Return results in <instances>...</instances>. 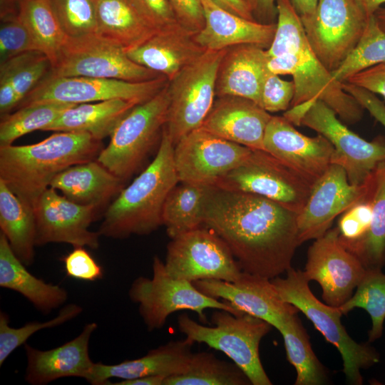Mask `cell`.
Masks as SVG:
<instances>
[{
	"mask_svg": "<svg viewBox=\"0 0 385 385\" xmlns=\"http://www.w3.org/2000/svg\"><path fill=\"white\" fill-rule=\"evenodd\" d=\"M297 215L260 195L211 186L203 225L223 240L242 272L272 279L292 267Z\"/></svg>",
	"mask_w": 385,
	"mask_h": 385,
	"instance_id": "cell-1",
	"label": "cell"
},
{
	"mask_svg": "<svg viewBox=\"0 0 385 385\" xmlns=\"http://www.w3.org/2000/svg\"><path fill=\"white\" fill-rule=\"evenodd\" d=\"M277 9L276 31L270 46L266 49L267 68L277 75L292 76L295 92L290 108L319 100L344 123L359 121L364 108L317 57L300 16L289 0H277Z\"/></svg>",
	"mask_w": 385,
	"mask_h": 385,
	"instance_id": "cell-2",
	"label": "cell"
},
{
	"mask_svg": "<svg viewBox=\"0 0 385 385\" xmlns=\"http://www.w3.org/2000/svg\"><path fill=\"white\" fill-rule=\"evenodd\" d=\"M101 140L86 133L56 132L34 144L0 147V180L33 208L66 168L97 158Z\"/></svg>",
	"mask_w": 385,
	"mask_h": 385,
	"instance_id": "cell-3",
	"label": "cell"
},
{
	"mask_svg": "<svg viewBox=\"0 0 385 385\" xmlns=\"http://www.w3.org/2000/svg\"><path fill=\"white\" fill-rule=\"evenodd\" d=\"M173 154L174 144L164 126L153 161L108 206L98 231L101 236L124 239L150 234L163 225L165 201L179 182Z\"/></svg>",
	"mask_w": 385,
	"mask_h": 385,
	"instance_id": "cell-4",
	"label": "cell"
},
{
	"mask_svg": "<svg viewBox=\"0 0 385 385\" xmlns=\"http://www.w3.org/2000/svg\"><path fill=\"white\" fill-rule=\"evenodd\" d=\"M210 319L213 326L207 327L184 313L178 317V327L194 343H204L226 354L245 372L251 384H272L259 351L261 340L272 327L252 315H235L224 309H215Z\"/></svg>",
	"mask_w": 385,
	"mask_h": 385,
	"instance_id": "cell-5",
	"label": "cell"
},
{
	"mask_svg": "<svg viewBox=\"0 0 385 385\" xmlns=\"http://www.w3.org/2000/svg\"><path fill=\"white\" fill-rule=\"evenodd\" d=\"M281 298L296 307L314 324L325 339L339 351L346 381L360 385L361 370L379 361L378 352L366 344H359L346 332L341 322L343 314L339 307L320 302L312 292L304 272L290 267L286 276L271 279Z\"/></svg>",
	"mask_w": 385,
	"mask_h": 385,
	"instance_id": "cell-6",
	"label": "cell"
},
{
	"mask_svg": "<svg viewBox=\"0 0 385 385\" xmlns=\"http://www.w3.org/2000/svg\"><path fill=\"white\" fill-rule=\"evenodd\" d=\"M283 116L292 124L304 125L324 136L334 147L332 164L343 168L353 185L364 184L376 167L385 161L384 136L371 141L363 139L321 101L291 107Z\"/></svg>",
	"mask_w": 385,
	"mask_h": 385,
	"instance_id": "cell-7",
	"label": "cell"
},
{
	"mask_svg": "<svg viewBox=\"0 0 385 385\" xmlns=\"http://www.w3.org/2000/svg\"><path fill=\"white\" fill-rule=\"evenodd\" d=\"M152 269L151 278L138 277L128 290V297L138 305L139 314L148 331L163 327L168 317L178 311L195 312L204 324L207 323V309L243 314L227 302L203 294L192 282L171 276L158 256L153 257Z\"/></svg>",
	"mask_w": 385,
	"mask_h": 385,
	"instance_id": "cell-8",
	"label": "cell"
},
{
	"mask_svg": "<svg viewBox=\"0 0 385 385\" xmlns=\"http://www.w3.org/2000/svg\"><path fill=\"white\" fill-rule=\"evenodd\" d=\"M169 104L168 83L152 98L129 111L96 160L123 181L129 178L141 166L162 135Z\"/></svg>",
	"mask_w": 385,
	"mask_h": 385,
	"instance_id": "cell-9",
	"label": "cell"
},
{
	"mask_svg": "<svg viewBox=\"0 0 385 385\" xmlns=\"http://www.w3.org/2000/svg\"><path fill=\"white\" fill-rule=\"evenodd\" d=\"M227 49L206 50L168 81L170 104L165 125L174 145L201 127L216 96V81Z\"/></svg>",
	"mask_w": 385,
	"mask_h": 385,
	"instance_id": "cell-10",
	"label": "cell"
},
{
	"mask_svg": "<svg viewBox=\"0 0 385 385\" xmlns=\"http://www.w3.org/2000/svg\"><path fill=\"white\" fill-rule=\"evenodd\" d=\"M211 186L260 195L299 214L312 185L270 153L252 150L247 158Z\"/></svg>",
	"mask_w": 385,
	"mask_h": 385,
	"instance_id": "cell-11",
	"label": "cell"
},
{
	"mask_svg": "<svg viewBox=\"0 0 385 385\" xmlns=\"http://www.w3.org/2000/svg\"><path fill=\"white\" fill-rule=\"evenodd\" d=\"M47 76L141 82L162 75L135 63L123 48L93 34L76 38L66 36Z\"/></svg>",
	"mask_w": 385,
	"mask_h": 385,
	"instance_id": "cell-12",
	"label": "cell"
},
{
	"mask_svg": "<svg viewBox=\"0 0 385 385\" xmlns=\"http://www.w3.org/2000/svg\"><path fill=\"white\" fill-rule=\"evenodd\" d=\"M300 19L311 48L332 72L356 46L369 17L354 0H319L314 11Z\"/></svg>",
	"mask_w": 385,
	"mask_h": 385,
	"instance_id": "cell-13",
	"label": "cell"
},
{
	"mask_svg": "<svg viewBox=\"0 0 385 385\" xmlns=\"http://www.w3.org/2000/svg\"><path fill=\"white\" fill-rule=\"evenodd\" d=\"M165 267L175 278L235 282L242 271L223 240L205 225L184 232L167 245Z\"/></svg>",
	"mask_w": 385,
	"mask_h": 385,
	"instance_id": "cell-14",
	"label": "cell"
},
{
	"mask_svg": "<svg viewBox=\"0 0 385 385\" xmlns=\"http://www.w3.org/2000/svg\"><path fill=\"white\" fill-rule=\"evenodd\" d=\"M168 83V80L163 76L141 82L92 77L47 76L18 108L43 101L80 104L112 99H122L138 105L155 96Z\"/></svg>",
	"mask_w": 385,
	"mask_h": 385,
	"instance_id": "cell-15",
	"label": "cell"
},
{
	"mask_svg": "<svg viewBox=\"0 0 385 385\" xmlns=\"http://www.w3.org/2000/svg\"><path fill=\"white\" fill-rule=\"evenodd\" d=\"M252 151L202 128L195 129L174 145L179 182L212 185L245 161Z\"/></svg>",
	"mask_w": 385,
	"mask_h": 385,
	"instance_id": "cell-16",
	"label": "cell"
},
{
	"mask_svg": "<svg viewBox=\"0 0 385 385\" xmlns=\"http://www.w3.org/2000/svg\"><path fill=\"white\" fill-rule=\"evenodd\" d=\"M365 271L360 261L342 245L334 227L309 247L303 272L309 281L319 284L326 304L339 307L351 297Z\"/></svg>",
	"mask_w": 385,
	"mask_h": 385,
	"instance_id": "cell-17",
	"label": "cell"
},
{
	"mask_svg": "<svg viewBox=\"0 0 385 385\" xmlns=\"http://www.w3.org/2000/svg\"><path fill=\"white\" fill-rule=\"evenodd\" d=\"M98 210L94 205L76 203L49 187L34 207L36 246L55 242L98 249L101 235L89 227Z\"/></svg>",
	"mask_w": 385,
	"mask_h": 385,
	"instance_id": "cell-18",
	"label": "cell"
},
{
	"mask_svg": "<svg viewBox=\"0 0 385 385\" xmlns=\"http://www.w3.org/2000/svg\"><path fill=\"white\" fill-rule=\"evenodd\" d=\"M366 192V182L353 185L343 168L331 164L312 185L304 207L297 215L299 245L322 236L336 217L360 200Z\"/></svg>",
	"mask_w": 385,
	"mask_h": 385,
	"instance_id": "cell-19",
	"label": "cell"
},
{
	"mask_svg": "<svg viewBox=\"0 0 385 385\" xmlns=\"http://www.w3.org/2000/svg\"><path fill=\"white\" fill-rule=\"evenodd\" d=\"M203 294L227 302L242 314L262 319L278 329L299 309L284 301L271 279L242 272L235 282L201 279L192 282Z\"/></svg>",
	"mask_w": 385,
	"mask_h": 385,
	"instance_id": "cell-20",
	"label": "cell"
},
{
	"mask_svg": "<svg viewBox=\"0 0 385 385\" xmlns=\"http://www.w3.org/2000/svg\"><path fill=\"white\" fill-rule=\"evenodd\" d=\"M264 150L312 185L332 164L334 147L322 135L307 136L284 116H272L265 132Z\"/></svg>",
	"mask_w": 385,
	"mask_h": 385,
	"instance_id": "cell-21",
	"label": "cell"
},
{
	"mask_svg": "<svg viewBox=\"0 0 385 385\" xmlns=\"http://www.w3.org/2000/svg\"><path fill=\"white\" fill-rule=\"evenodd\" d=\"M97 328L96 322L86 324L77 337L48 350H40L25 343L26 381L31 385H45L65 377L86 380L95 364L89 355V343Z\"/></svg>",
	"mask_w": 385,
	"mask_h": 385,
	"instance_id": "cell-22",
	"label": "cell"
},
{
	"mask_svg": "<svg viewBox=\"0 0 385 385\" xmlns=\"http://www.w3.org/2000/svg\"><path fill=\"white\" fill-rule=\"evenodd\" d=\"M272 115L255 101L238 96H221L200 128L252 150H264L266 127Z\"/></svg>",
	"mask_w": 385,
	"mask_h": 385,
	"instance_id": "cell-23",
	"label": "cell"
},
{
	"mask_svg": "<svg viewBox=\"0 0 385 385\" xmlns=\"http://www.w3.org/2000/svg\"><path fill=\"white\" fill-rule=\"evenodd\" d=\"M195 34L178 24L155 31L125 52L133 61L169 81L206 51L195 41Z\"/></svg>",
	"mask_w": 385,
	"mask_h": 385,
	"instance_id": "cell-24",
	"label": "cell"
},
{
	"mask_svg": "<svg viewBox=\"0 0 385 385\" xmlns=\"http://www.w3.org/2000/svg\"><path fill=\"white\" fill-rule=\"evenodd\" d=\"M205 16L203 28L194 35L205 50L220 51L242 44L267 49L273 40L276 24H263L232 14L212 0H201Z\"/></svg>",
	"mask_w": 385,
	"mask_h": 385,
	"instance_id": "cell-25",
	"label": "cell"
},
{
	"mask_svg": "<svg viewBox=\"0 0 385 385\" xmlns=\"http://www.w3.org/2000/svg\"><path fill=\"white\" fill-rule=\"evenodd\" d=\"M194 342L185 337L150 349L145 356L115 364L95 363L86 379L93 385H108L111 379H131L147 376H170L183 373L192 354Z\"/></svg>",
	"mask_w": 385,
	"mask_h": 385,
	"instance_id": "cell-26",
	"label": "cell"
},
{
	"mask_svg": "<svg viewBox=\"0 0 385 385\" xmlns=\"http://www.w3.org/2000/svg\"><path fill=\"white\" fill-rule=\"evenodd\" d=\"M266 49L242 44L227 49L218 68L216 96H238L260 106V92L267 71Z\"/></svg>",
	"mask_w": 385,
	"mask_h": 385,
	"instance_id": "cell-27",
	"label": "cell"
},
{
	"mask_svg": "<svg viewBox=\"0 0 385 385\" xmlns=\"http://www.w3.org/2000/svg\"><path fill=\"white\" fill-rule=\"evenodd\" d=\"M50 187L76 203L100 209L122 190L123 180L93 160L63 170Z\"/></svg>",
	"mask_w": 385,
	"mask_h": 385,
	"instance_id": "cell-28",
	"label": "cell"
},
{
	"mask_svg": "<svg viewBox=\"0 0 385 385\" xmlns=\"http://www.w3.org/2000/svg\"><path fill=\"white\" fill-rule=\"evenodd\" d=\"M26 266L1 232L0 287L19 293L44 314L63 306L68 300V292L58 284L35 277Z\"/></svg>",
	"mask_w": 385,
	"mask_h": 385,
	"instance_id": "cell-29",
	"label": "cell"
},
{
	"mask_svg": "<svg viewBox=\"0 0 385 385\" xmlns=\"http://www.w3.org/2000/svg\"><path fill=\"white\" fill-rule=\"evenodd\" d=\"M135 106L122 99L76 104L65 110L43 131L86 133L101 141L111 137Z\"/></svg>",
	"mask_w": 385,
	"mask_h": 385,
	"instance_id": "cell-30",
	"label": "cell"
},
{
	"mask_svg": "<svg viewBox=\"0 0 385 385\" xmlns=\"http://www.w3.org/2000/svg\"><path fill=\"white\" fill-rule=\"evenodd\" d=\"M96 32L101 38L127 51L155 31L136 10L131 0H94Z\"/></svg>",
	"mask_w": 385,
	"mask_h": 385,
	"instance_id": "cell-31",
	"label": "cell"
},
{
	"mask_svg": "<svg viewBox=\"0 0 385 385\" xmlns=\"http://www.w3.org/2000/svg\"><path fill=\"white\" fill-rule=\"evenodd\" d=\"M372 203V219L366 233L359 240L342 244L366 270L385 265V161L380 163L367 180Z\"/></svg>",
	"mask_w": 385,
	"mask_h": 385,
	"instance_id": "cell-32",
	"label": "cell"
},
{
	"mask_svg": "<svg viewBox=\"0 0 385 385\" xmlns=\"http://www.w3.org/2000/svg\"><path fill=\"white\" fill-rule=\"evenodd\" d=\"M0 228L12 250L26 266L34 260L36 224L34 208L0 180Z\"/></svg>",
	"mask_w": 385,
	"mask_h": 385,
	"instance_id": "cell-33",
	"label": "cell"
},
{
	"mask_svg": "<svg viewBox=\"0 0 385 385\" xmlns=\"http://www.w3.org/2000/svg\"><path fill=\"white\" fill-rule=\"evenodd\" d=\"M180 183L170 190L163 207V225L170 239L203 225L211 189V185Z\"/></svg>",
	"mask_w": 385,
	"mask_h": 385,
	"instance_id": "cell-34",
	"label": "cell"
},
{
	"mask_svg": "<svg viewBox=\"0 0 385 385\" xmlns=\"http://www.w3.org/2000/svg\"><path fill=\"white\" fill-rule=\"evenodd\" d=\"M282 334L287 357L297 372L295 385H321L329 381L325 367L314 353L309 338L297 314L277 329Z\"/></svg>",
	"mask_w": 385,
	"mask_h": 385,
	"instance_id": "cell-35",
	"label": "cell"
},
{
	"mask_svg": "<svg viewBox=\"0 0 385 385\" xmlns=\"http://www.w3.org/2000/svg\"><path fill=\"white\" fill-rule=\"evenodd\" d=\"M251 382L234 362L208 351L192 353L185 371L168 376L163 385H248Z\"/></svg>",
	"mask_w": 385,
	"mask_h": 385,
	"instance_id": "cell-36",
	"label": "cell"
},
{
	"mask_svg": "<svg viewBox=\"0 0 385 385\" xmlns=\"http://www.w3.org/2000/svg\"><path fill=\"white\" fill-rule=\"evenodd\" d=\"M19 16L28 29L39 51L49 58L52 66L66 35L50 0H21Z\"/></svg>",
	"mask_w": 385,
	"mask_h": 385,
	"instance_id": "cell-37",
	"label": "cell"
},
{
	"mask_svg": "<svg viewBox=\"0 0 385 385\" xmlns=\"http://www.w3.org/2000/svg\"><path fill=\"white\" fill-rule=\"evenodd\" d=\"M76 103L43 101L29 104L1 118L0 147L12 145L19 138L35 130H43L65 110Z\"/></svg>",
	"mask_w": 385,
	"mask_h": 385,
	"instance_id": "cell-38",
	"label": "cell"
},
{
	"mask_svg": "<svg viewBox=\"0 0 385 385\" xmlns=\"http://www.w3.org/2000/svg\"><path fill=\"white\" fill-rule=\"evenodd\" d=\"M355 308L366 310L371 317L369 342L380 338L385 320V274L381 269L366 270L351 297L339 307L343 314Z\"/></svg>",
	"mask_w": 385,
	"mask_h": 385,
	"instance_id": "cell-39",
	"label": "cell"
},
{
	"mask_svg": "<svg viewBox=\"0 0 385 385\" xmlns=\"http://www.w3.org/2000/svg\"><path fill=\"white\" fill-rule=\"evenodd\" d=\"M381 63H385V31L373 15L369 17L355 48L331 73L335 80L342 83L352 75Z\"/></svg>",
	"mask_w": 385,
	"mask_h": 385,
	"instance_id": "cell-40",
	"label": "cell"
},
{
	"mask_svg": "<svg viewBox=\"0 0 385 385\" xmlns=\"http://www.w3.org/2000/svg\"><path fill=\"white\" fill-rule=\"evenodd\" d=\"M51 69L49 58L42 52L34 51L19 54L0 63V76H6L11 81L19 106L47 76Z\"/></svg>",
	"mask_w": 385,
	"mask_h": 385,
	"instance_id": "cell-41",
	"label": "cell"
},
{
	"mask_svg": "<svg viewBox=\"0 0 385 385\" xmlns=\"http://www.w3.org/2000/svg\"><path fill=\"white\" fill-rule=\"evenodd\" d=\"M83 311V308L75 303L63 306L53 318L45 322H30L19 328L10 326L9 315L4 312H0V366L10 354L34 333L48 328L58 327L68 322Z\"/></svg>",
	"mask_w": 385,
	"mask_h": 385,
	"instance_id": "cell-42",
	"label": "cell"
},
{
	"mask_svg": "<svg viewBox=\"0 0 385 385\" xmlns=\"http://www.w3.org/2000/svg\"><path fill=\"white\" fill-rule=\"evenodd\" d=\"M50 2L66 36L76 38L96 34L94 0H50Z\"/></svg>",
	"mask_w": 385,
	"mask_h": 385,
	"instance_id": "cell-43",
	"label": "cell"
},
{
	"mask_svg": "<svg viewBox=\"0 0 385 385\" xmlns=\"http://www.w3.org/2000/svg\"><path fill=\"white\" fill-rule=\"evenodd\" d=\"M34 51H39L19 15L1 19L0 63L19 54Z\"/></svg>",
	"mask_w": 385,
	"mask_h": 385,
	"instance_id": "cell-44",
	"label": "cell"
},
{
	"mask_svg": "<svg viewBox=\"0 0 385 385\" xmlns=\"http://www.w3.org/2000/svg\"><path fill=\"white\" fill-rule=\"evenodd\" d=\"M371 219L372 203L367 185L366 194L339 217L337 227L341 243L351 242L361 238L368 231Z\"/></svg>",
	"mask_w": 385,
	"mask_h": 385,
	"instance_id": "cell-45",
	"label": "cell"
},
{
	"mask_svg": "<svg viewBox=\"0 0 385 385\" xmlns=\"http://www.w3.org/2000/svg\"><path fill=\"white\" fill-rule=\"evenodd\" d=\"M279 76L267 69L264 76L260 106L268 113L288 110L294 96L293 81L283 80Z\"/></svg>",
	"mask_w": 385,
	"mask_h": 385,
	"instance_id": "cell-46",
	"label": "cell"
},
{
	"mask_svg": "<svg viewBox=\"0 0 385 385\" xmlns=\"http://www.w3.org/2000/svg\"><path fill=\"white\" fill-rule=\"evenodd\" d=\"M61 260L67 276L79 280L94 282L103 277L102 267L84 247H74Z\"/></svg>",
	"mask_w": 385,
	"mask_h": 385,
	"instance_id": "cell-47",
	"label": "cell"
},
{
	"mask_svg": "<svg viewBox=\"0 0 385 385\" xmlns=\"http://www.w3.org/2000/svg\"><path fill=\"white\" fill-rule=\"evenodd\" d=\"M136 10L153 30L179 24L169 0H131Z\"/></svg>",
	"mask_w": 385,
	"mask_h": 385,
	"instance_id": "cell-48",
	"label": "cell"
},
{
	"mask_svg": "<svg viewBox=\"0 0 385 385\" xmlns=\"http://www.w3.org/2000/svg\"><path fill=\"white\" fill-rule=\"evenodd\" d=\"M178 23L197 34L204 26L205 16L201 0H169Z\"/></svg>",
	"mask_w": 385,
	"mask_h": 385,
	"instance_id": "cell-49",
	"label": "cell"
},
{
	"mask_svg": "<svg viewBox=\"0 0 385 385\" xmlns=\"http://www.w3.org/2000/svg\"><path fill=\"white\" fill-rule=\"evenodd\" d=\"M345 82L374 94H380L385 99V63L364 69L350 76Z\"/></svg>",
	"mask_w": 385,
	"mask_h": 385,
	"instance_id": "cell-50",
	"label": "cell"
},
{
	"mask_svg": "<svg viewBox=\"0 0 385 385\" xmlns=\"http://www.w3.org/2000/svg\"><path fill=\"white\" fill-rule=\"evenodd\" d=\"M343 88L381 125L385 127V105L374 93L347 82H342Z\"/></svg>",
	"mask_w": 385,
	"mask_h": 385,
	"instance_id": "cell-51",
	"label": "cell"
},
{
	"mask_svg": "<svg viewBox=\"0 0 385 385\" xmlns=\"http://www.w3.org/2000/svg\"><path fill=\"white\" fill-rule=\"evenodd\" d=\"M19 104L14 87L6 76H0L1 118L9 114Z\"/></svg>",
	"mask_w": 385,
	"mask_h": 385,
	"instance_id": "cell-52",
	"label": "cell"
},
{
	"mask_svg": "<svg viewBox=\"0 0 385 385\" xmlns=\"http://www.w3.org/2000/svg\"><path fill=\"white\" fill-rule=\"evenodd\" d=\"M277 0H253L254 18L263 24L274 23V20L277 16Z\"/></svg>",
	"mask_w": 385,
	"mask_h": 385,
	"instance_id": "cell-53",
	"label": "cell"
},
{
	"mask_svg": "<svg viewBox=\"0 0 385 385\" xmlns=\"http://www.w3.org/2000/svg\"><path fill=\"white\" fill-rule=\"evenodd\" d=\"M222 9L250 20H255L251 7L244 0H212Z\"/></svg>",
	"mask_w": 385,
	"mask_h": 385,
	"instance_id": "cell-54",
	"label": "cell"
},
{
	"mask_svg": "<svg viewBox=\"0 0 385 385\" xmlns=\"http://www.w3.org/2000/svg\"><path fill=\"white\" fill-rule=\"evenodd\" d=\"M166 376H147L131 379L121 380L109 385H163Z\"/></svg>",
	"mask_w": 385,
	"mask_h": 385,
	"instance_id": "cell-55",
	"label": "cell"
},
{
	"mask_svg": "<svg viewBox=\"0 0 385 385\" xmlns=\"http://www.w3.org/2000/svg\"><path fill=\"white\" fill-rule=\"evenodd\" d=\"M319 0H289L295 11L301 17L312 13Z\"/></svg>",
	"mask_w": 385,
	"mask_h": 385,
	"instance_id": "cell-56",
	"label": "cell"
},
{
	"mask_svg": "<svg viewBox=\"0 0 385 385\" xmlns=\"http://www.w3.org/2000/svg\"><path fill=\"white\" fill-rule=\"evenodd\" d=\"M21 0H0V19L19 15Z\"/></svg>",
	"mask_w": 385,
	"mask_h": 385,
	"instance_id": "cell-57",
	"label": "cell"
},
{
	"mask_svg": "<svg viewBox=\"0 0 385 385\" xmlns=\"http://www.w3.org/2000/svg\"><path fill=\"white\" fill-rule=\"evenodd\" d=\"M364 14L369 17L375 14L380 9V6L385 3V0H354Z\"/></svg>",
	"mask_w": 385,
	"mask_h": 385,
	"instance_id": "cell-58",
	"label": "cell"
},
{
	"mask_svg": "<svg viewBox=\"0 0 385 385\" xmlns=\"http://www.w3.org/2000/svg\"><path fill=\"white\" fill-rule=\"evenodd\" d=\"M379 27L385 31V8L379 9L374 14Z\"/></svg>",
	"mask_w": 385,
	"mask_h": 385,
	"instance_id": "cell-59",
	"label": "cell"
},
{
	"mask_svg": "<svg viewBox=\"0 0 385 385\" xmlns=\"http://www.w3.org/2000/svg\"><path fill=\"white\" fill-rule=\"evenodd\" d=\"M244 1L251 7L252 10L253 0H244Z\"/></svg>",
	"mask_w": 385,
	"mask_h": 385,
	"instance_id": "cell-60",
	"label": "cell"
}]
</instances>
